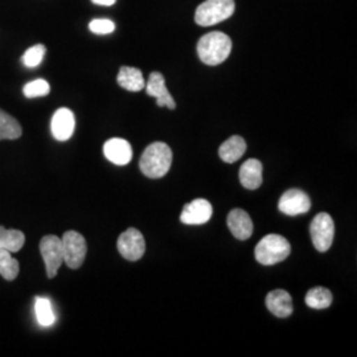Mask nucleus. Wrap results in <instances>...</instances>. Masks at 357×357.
Returning a JSON list of instances; mask_svg holds the SVG:
<instances>
[{
    "label": "nucleus",
    "instance_id": "obj_1",
    "mask_svg": "<svg viewBox=\"0 0 357 357\" xmlns=\"http://www.w3.org/2000/svg\"><path fill=\"white\" fill-rule=\"evenodd\" d=\"M172 165V151L169 146L163 142H155L150 144L141 156L139 168L144 176L160 178L166 176Z\"/></svg>",
    "mask_w": 357,
    "mask_h": 357
},
{
    "label": "nucleus",
    "instance_id": "obj_2",
    "mask_svg": "<svg viewBox=\"0 0 357 357\" xmlns=\"http://www.w3.org/2000/svg\"><path fill=\"white\" fill-rule=\"evenodd\" d=\"M231 52V40L224 32L215 31L204 35L197 43V54L206 65L216 66L224 63Z\"/></svg>",
    "mask_w": 357,
    "mask_h": 357
},
{
    "label": "nucleus",
    "instance_id": "obj_3",
    "mask_svg": "<svg viewBox=\"0 0 357 357\" xmlns=\"http://www.w3.org/2000/svg\"><path fill=\"white\" fill-rule=\"evenodd\" d=\"M291 253L290 243L281 234H268L255 246V259L265 266L284 261Z\"/></svg>",
    "mask_w": 357,
    "mask_h": 357
},
{
    "label": "nucleus",
    "instance_id": "obj_4",
    "mask_svg": "<svg viewBox=\"0 0 357 357\" xmlns=\"http://www.w3.org/2000/svg\"><path fill=\"white\" fill-rule=\"evenodd\" d=\"M234 10V0H205L196 10L195 22L202 26H215L229 19Z\"/></svg>",
    "mask_w": 357,
    "mask_h": 357
},
{
    "label": "nucleus",
    "instance_id": "obj_5",
    "mask_svg": "<svg viewBox=\"0 0 357 357\" xmlns=\"http://www.w3.org/2000/svg\"><path fill=\"white\" fill-rule=\"evenodd\" d=\"M61 243L66 266L73 270L81 268L88 252V246L84 236L75 230H69L61 237Z\"/></svg>",
    "mask_w": 357,
    "mask_h": 357
},
{
    "label": "nucleus",
    "instance_id": "obj_6",
    "mask_svg": "<svg viewBox=\"0 0 357 357\" xmlns=\"http://www.w3.org/2000/svg\"><path fill=\"white\" fill-rule=\"evenodd\" d=\"M310 233L315 249L321 253L327 252L332 246L335 236V224L332 217L326 212L318 213L310 225Z\"/></svg>",
    "mask_w": 357,
    "mask_h": 357
},
{
    "label": "nucleus",
    "instance_id": "obj_7",
    "mask_svg": "<svg viewBox=\"0 0 357 357\" xmlns=\"http://www.w3.org/2000/svg\"><path fill=\"white\" fill-rule=\"evenodd\" d=\"M40 253L45 262L48 278H54L57 275L59 268H61L64 262L61 238L54 234L43 237L40 241Z\"/></svg>",
    "mask_w": 357,
    "mask_h": 357
},
{
    "label": "nucleus",
    "instance_id": "obj_8",
    "mask_svg": "<svg viewBox=\"0 0 357 357\" xmlns=\"http://www.w3.org/2000/svg\"><path fill=\"white\" fill-rule=\"evenodd\" d=\"M118 252L128 261L141 259L146 252V243L141 231L135 228L125 230L116 243Z\"/></svg>",
    "mask_w": 357,
    "mask_h": 357
},
{
    "label": "nucleus",
    "instance_id": "obj_9",
    "mask_svg": "<svg viewBox=\"0 0 357 357\" xmlns=\"http://www.w3.org/2000/svg\"><path fill=\"white\" fill-rule=\"evenodd\" d=\"M278 208L287 216L305 215L311 209V200L307 193L301 190H289L282 195Z\"/></svg>",
    "mask_w": 357,
    "mask_h": 357
},
{
    "label": "nucleus",
    "instance_id": "obj_10",
    "mask_svg": "<svg viewBox=\"0 0 357 357\" xmlns=\"http://www.w3.org/2000/svg\"><path fill=\"white\" fill-rule=\"evenodd\" d=\"M76 128V118L72 110L61 107L56 110L52 116V135L59 142H65L72 138Z\"/></svg>",
    "mask_w": 357,
    "mask_h": 357
},
{
    "label": "nucleus",
    "instance_id": "obj_11",
    "mask_svg": "<svg viewBox=\"0 0 357 357\" xmlns=\"http://www.w3.org/2000/svg\"><path fill=\"white\" fill-rule=\"evenodd\" d=\"M212 213H213V208L208 200L196 199L184 206L180 215V220L183 224H187V225H202L211 220Z\"/></svg>",
    "mask_w": 357,
    "mask_h": 357
},
{
    "label": "nucleus",
    "instance_id": "obj_12",
    "mask_svg": "<svg viewBox=\"0 0 357 357\" xmlns=\"http://www.w3.org/2000/svg\"><path fill=\"white\" fill-rule=\"evenodd\" d=\"M146 91L150 97L156 98V105L159 107L167 106L171 110H175L176 103L174 101L172 96L169 94V91L167 89L166 81L165 77L159 72H153L149 78V82L146 84Z\"/></svg>",
    "mask_w": 357,
    "mask_h": 357
},
{
    "label": "nucleus",
    "instance_id": "obj_13",
    "mask_svg": "<svg viewBox=\"0 0 357 357\" xmlns=\"http://www.w3.org/2000/svg\"><path fill=\"white\" fill-rule=\"evenodd\" d=\"M106 159L116 166H126L132 159V149L128 141L122 138H112L103 144Z\"/></svg>",
    "mask_w": 357,
    "mask_h": 357
},
{
    "label": "nucleus",
    "instance_id": "obj_14",
    "mask_svg": "<svg viewBox=\"0 0 357 357\" xmlns=\"http://www.w3.org/2000/svg\"><path fill=\"white\" fill-rule=\"evenodd\" d=\"M228 228L237 240L245 241L253 234V221L248 212L233 209L228 215Z\"/></svg>",
    "mask_w": 357,
    "mask_h": 357
},
{
    "label": "nucleus",
    "instance_id": "obj_15",
    "mask_svg": "<svg viewBox=\"0 0 357 357\" xmlns=\"http://www.w3.org/2000/svg\"><path fill=\"white\" fill-rule=\"evenodd\" d=\"M266 307L277 318H289L293 314L291 295L284 290H273L266 295Z\"/></svg>",
    "mask_w": 357,
    "mask_h": 357
},
{
    "label": "nucleus",
    "instance_id": "obj_16",
    "mask_svg": "<svg viewBox=\"0 0 357 357\" xmlns=\"http://www.w3.org/2000/svg\"><path fill=\"white\" fill-rule=\"evenodd\" d=\"M262 163L257 159H249L240 168V181L246 190L255 191L262 185Z\"/></svg>",
    "mask_w": 357,
    "mask_h": 357
},
{
    "label": "nucleus",
    "instance_id": "obj_17",
    "mask_svg": "<svg viewBox=\"0 0 357 357\" xmlns=\"http://www.w3.org/2000/svg\"><path fill=\"white\" fill-rule=\"evenodd\" d=\"M245 151H246L245 139L240 135H233L220 146L218 155L221 160L225 163H236L238 159L243 158Z\"/></svg>",
    "mask_w": 357,
    "mask_h": 357
},
{
    "label": "nucleus",
    "instance_id": "obj_18",
    "mask_svg": "<svg viewBox=\"0 0 357 357\" xmlns=\"http://www.w3.org/2000/svg\"><path fill=\"white\" fill-rule=\"evenodd\" d=\"M116 81L121 88L128 91H141L146 86L143 73L139 69L132 66H122L119 69Z\"/></svg>",
    "mask_w": 357,
    "mask_h": 357
},
{
    "label": "nucleus",
    "instance_id": "obj_19",
    "mask_svg": "<svg viewBox=\"0 0 357 357\" xmlns=\"http://www.w3.org/2000/svg\"><path fill=\"white\" fill-rule=\"evenodd\" d=\"M26 243V236L23 231L16 229H6L0 225V249L10 253H17L22 250Z\"/></svg>",
    "mask_w": 357,
    "mask_h": 357
},
{
    "label": "nucleus",
    "instance_id": "obj_20",
    "mask_svg": "<svg viewBox=\"0 0 357 357\" xmlns=\"http://www.w3.org/2000/svg\"><path fill=\"white\" fill-rule=\"evenodd\" d=\"M23 134V128L20 123L13 118V115L3 112L0 109V141L3 139H17Z\"/></svg>",
    "mask_w": 357,
    "mask_h": 357
},
{
    "label": "nucleus",
    "instance_id": "obj_21",
    "mask_svg": "<svg viewBox=\"0 0 357 357\" xmlns=\"http://www.w3.org/2000/svg\"><path fill=\"white\" fill-rule=\"evenodd\" d=\"M332 293L326 287H314L306 294V305L315 310H324L331 306Z\"/></svg>",
    "mask_w": 357,
    "mask_h": 357
},
{
    "label": "nucleus",
    "instance_id": "obj_22",
    "mask_svg": "<svg viewBox=\"0 0 357 357\" xmlns=\"http://www.w3.org/2000/svg\"><path fill=\"white\" fill-rule=\"evenodd\" d=\"M35 314H36L38 324L43 327H51L52 324L56 321L53 307H52L51 301L48 298L36 296Z\"/></svg>",
    "mask_w": 357,
    "mask_h": 357
},
{
    "label": "nucleus",
    "instance_id": "obj_23",
    "mask_svg": "<svg viewBox=\"0 0 357 357\" xmlns=\"http://www.w3.org/2000/svg\"><path fill=\"white\" fill-rule=\"evenodd\" d=\"M19 262L13 258V253L0 249V275L6 281H13L19 274Z\"/></svg>",
    "mask_w": 357,
    "mask_h": 357
},
{
    "label": "nucleus",
    "instance_id": "obj_24",
    "mask_svg": "<svg viewBox=\"0 0 357 357\" xmlns=\"http://www.w3.org/2000/svg\"><path fill=\"white\" fill-rule=\"evenodd\" d=\"M50 91H51L50 84L45 79H43V78H38L35 81H31L23 88V93H24L26 98L45 97V96L50 94Z\"/></svg>",
    "mask_w": 357,
    "mask_h": 357
},
{
    "label": "nucleus",
    "instance_id": "obj_25",
    "mask_svg": "<svg viewBox=\"0 0 357 357\" xmlns=\"http://www.w3.org/2000/svg\"><path fill=\"white\" fill-rule=\"evenodd\" d=\"M45 52L47 48L43 44H36L31 47L23 56V64L26 65V68H36L44 60Z\"/></svg>",
    "mask_w": 357,
    "mask_h": 357
},
{
    "label": "nucleus",
    "instance_id": "obj_26",
    "mask_svg": "<svg viewBox=\"0 0 357 357\" xmlns=\"http://www.w3.org/2000/svg\"><path fill=\"white\" fill-rule=\"evenodd\" d=\"M89 29L96 35H109L114 32L115 24L109 19H94L90 22Z\"/></svg>",
    "mask_w": 357,
    "mask_h": 357
},
{
    "label": "nucleus",
    "instance_id": "obj_27",
    "mask_svg": "<svg viewBox=\"0 0 357 357\" xmlns=\"http://www.w3.org/2000/svg\"><path fill=\"white\" fill-rule=\"evenodd\" d=\"M94 4L97 6H105V7H109V6H113L115 4L116 0H91Z\"/></svg>",
    "mask_w": 357,
    "mask_h": 357
}]
</instances>
